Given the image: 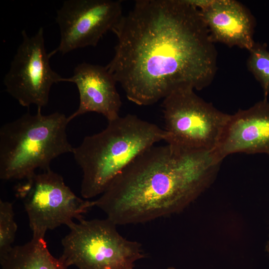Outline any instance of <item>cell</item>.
Here are the masks:
<instances>
[{
  "instance_id": "obj_1",
  "label": "cell",
  "mask_w": 269,
  "mask_h": 269,
  "mask_svg": "<svg viewBox=\"0 0 269 269\" xmlns=\"http://www.w3.org/2000/svg\"><path fill=\"white\" fill-rule=\"evenodd\" d=\"M112 31L115 55L106 66L128 100L148 106L173 90L212 82L217 52L198 8L189 0H138Z\"/></svg>"
},
{
  "instance_id": "obj_2",
  "label": "cell",
  "mask_w": 269,
  "mask_h": 269,
  "mask_svg": "<svg viewBox=\"0 0 269 269\" xmlns=\"http://www.w3.org/2000/svg\"><path fill=\"white\" fill-rule=\"evenodd\" d=\"M221 163L212 151L153 145L115 178L95 206L117 226L178 213L210 185Z\"/></svg>"
},
{
  "instance_id": "obj_3",
  "label": "cell",
  "mask_w": 269,
  "mask_h": 269,
  "mask_svg": "<svg viewBox=\"0 0 269 269\" xmlns=\"http://www.w3.org/2000/svg\"><path fill=\"white\" fill-rule=\"evenodd\" d=\"M165 138L164 130L132 114L120 116L101 132L86 136L72 152L83 172V198L101 195L134 159Z\"/></svg>"
},
{
  "instance_id": "obj_4",
  "label": "cell",
  "mask_w": 269,
  "mask_h": 269,
  "mask_svg": "<svg viewBox=\"0 0 269 269\" xmlns=\"http://www.w3.org/2000/svg\"><path fill=\"white\" fill-rule=\"evenodd\" d=\"M68 117L56 112L48 115L37 108L34 115L26 113L0 129V178L27 179L39 168H50L58 156L72 152L66 133Z\"/></svg>"
},
{
  "instance_id": "obj_5",
  "label": "cell",
  "mask_w": 269,
  "mask_h": 269,
  "mask_svg": "<svg viewBox=\"0 0 269 269\" xmlns=\"http://www.w3.org/2000/svg\"><path fill=\"white\" fill-rule=\"evenodd\" d=\"M117 226L107 218L74 222L62 239L60 257L79 269H134L145 257L141 245L123 237Z\"/></svg>"
},
{
  "instance_id": "obj_6",
  "label": "cell",
  "mask_w": 269,
  "mask_h": 269,
  "mask_svg": "<svg viewBox=\"0 0 269 269\" xmlns=\"http://www.w3.org/2000/svg\"><path fill=\"white\" fill-rule=\"evenodd\" d=\"M164 141L181 149L212 151L229 117L199 97L189 86L173 90L162 104Z\"/></svg>"
},
{
  "instance_id": "obj_7",
  "label": "cell",
  "mask_w": 269,
  "mask_h": 269,
  "mask_svg": "<svg viewBox=\"0 0 269 269\" xmlns=\"http://www.w3.org/2000/svg\"><path fill=\"white\" fill-rule=\"evenodd\" d=\"M16 189L23 202L33 236L45 237L46 232L62 225L69 227L74 220L95 206V201L82 199L50 169L34 173Z\"/></svg>"
},
{
  "instance_id": "obj_8",
  "label": "cell",
  "mask_w": 269,
  "mask_h": 269,
  "mask_svg": "<svg viewBox=\"0 0 269 269\" xmlns=\"http://www.w3.org/2000/svg\"><path fill=\"white\" fill-rule=\"evenodd\" d=\"M22 41L5 74L3 84L6 91L23 107L35 105L46 106L51 86L61 82L62 77L51 68L44 45L43 29L29 36L21 31Z\"/></svg>"
},
{
  "instance_id": "obj_9",
  "label": "cell",
  "mask_w": 269,
  "mask_h": 269,
  "mask_svg": "<svg viewBox=\"0 0 269 269\" xmlns=\"http://www.w3.org/2000/svg\"><path fill=\"white\" fill-rule=\"evenodd\" d=\"M122 2L112 0H67L57 11L60 33L58 47L50 53L62 54L76 49L96 46L123 16Z\"/></svg>"
},
{
  "instance_id": "obj_10",
  "label": "cell",
  "mask_w": 269,
  "mask_h": 269,
  "mask_svg": "<svg viewBox=\"0 0 269 269\" xmlns=\"http://www.w3.org/2000/svg\"><path fill=\"white\" fill-rule=\"evenodd\" d=\"M217 161L237 152L269 155V102L264 99L230 115L212 150Z\"/></svg>"
},
{
  "instance_id": "obj_11",
  "label": "cell",
  "mask_w": 269,
  "mask_h": 269,
  "mask_svg": "<svg viewBox=\"0 0 269 269\" xmlns=\"http://www.w3.org/2000/svg\"><path fill=\"white\" fill-rule=\"evenodd\" d=\"M189 1L199 8L214 43L248 51L254 46L255 18L242 3L236 0Z\"/></svg>"
},
{
  "instance_id": "obj_12",
  "label": "cell",
  "mask_w": 269,
  "mask_h": 269,
  "mask_svg": "<svg viewBox=\"0 0 269 269\" xmlns=\"http://www.w3.org/2000/svg\"><path fill=\"white\" fill-rule=\"evenodd\" d=\"M61 81L74 83L79 93V107L68 117L69 122L89 112L100 114L108 122L120 117L122 101L117 81L106 66L83 62L75 68L72 76Z\"/></svg>"
},
{
  "instance_id": "obj_13",
  "label": "cell",
  "mask_w": 269,
  "mask_h": 269,
  "mask_svg": "<svg viewBox=\"0 0 269 269\" xmlns=\"http://www.w3.org/2000/svg\"><path fill=\"white\" fill-rule=\"evenodd\" d=\"M1 269H67L61 258L49 252L44 238L32 236L27 243L13 247L0 261Z\"/></svg>"
},
{
  "instance_id": "obj_14",
  "label": "cell",
  "mask_w": 269,
  "mask_h": 269,
  "mask_svg": "<svg viewBox=\"0 0 269 269\" xmlns=\"http://www.w3.org/2000/svg\"><path fill=\"white\" fill-rule=\"evenodd\" d=\"M249 51L247 67L260 83L264 99H267L269 94V51L265 46L257 43Z\"/></svg>"
},
{
  "instance_id": "obj_15",
  "label": "cell",
  "mask_w": 269,
  "mask_h": 269,
  "mask_svg": "<svg viewBox=\"0 0 269 269\" xmlns=\"http://www.w3.org/2000/svg\"><path fill=\"white\" fill-rule=\"evenodd\" d=\"M12 204L0 200V261L11 250L17 226L14 220Z\"/></svg>"
},
{
  "instance_id": "obj_16",
  "label": "cell",
  "mask_w": 269,
  "mask_h": 269,
  "mask_svg": "<svg viewBox=\"0 0 269 269\" xmlns=\"http://www.w3.org/2000/svg\"><path fill=\"white\" fill-rule=\"evenodd\" d=\"M267 251L269 253V240L268 242L267 245L266 246Z\"/></svg>"
},
{
  "instance_id": "obj_17",
  "label": "cell",
  "mask_w": 269,
  "mask_h": 269,
  "mask_svg": "<svg viewBox=\"0 0 269 269\" xmlns=\"http://www.w3.org/2000/svg\"><path fill=\"white\" fill-rule=\"evenodd\" d=\"M166 269H175L173 267H169L168 268H167Z\"/></svg>"
}]
</instances>
